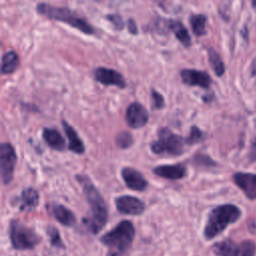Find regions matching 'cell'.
Segmentation results:
<instances>
[{
  "instance_id": "19",
  "label": "cell",
  "mask_w": 256,
  "mask_h": 256,
  "mask_svg": "<svg viewBox=\"0 0 256 256\" xmlns=\"http://www.w3.org/2000/svg\"><path fill=\"white\" fill-rule=\"evenodd\" d=\"M43 139L52 149L62 151L65 148V140L62 135L55 129L45 128L43 130Z\"/></svg>"
},
{
  "instance_id": "24",
  "label": "cell",
  "mask_w": 256,
  "mask_h": 256,
  "mask_svg": "<svg viewBox=\"0 0 256 256\" xmlns=\"http://www.w3.org/2000/svg\"><path fill=\"white\" fill-rule=\"evenodd\" d=\"M116 145L121 149H127L133 144V137L132 135L127 131L119 132L115 139Z\"/></svg>"
},
{
  "instance_id": "26",
  "label": "cell",
  "mask_w": 256,
  "mask_h": 256,
  "mask_svg": "<svg viewBox=\"0 0 256 256\" xmlns=\"http://www.w3.org/2000/svg\"><path fill=\"white\" fill-rule=\"evenodd\" d=\"M47 234L49 235V238H50V243L53 247H56V248H64V244L62 242V239L60 237V234H59V231L53 227V226H49L47 228Z\"/></svg>"
},
{
  "instance_id": "13",
  "label": "cell",
  "mask_w": 256,
  "mask_h": 256,
  "mask_svg": "<svg viewBox=\"0 0 256 256\" xmlns=\"http://www.w3.org/2000/svg\"><path fill=\"white\" fill-rule=\"evenodd\" d=\"M94 77L98 82L104 85H114L118 88L126 87V82L123 76L113 69L104 67L97 68L94 72Z\"/></svg>"
},
{
  "instance_id": "4",
  "label": "cell",
  "mask_w": 256,
  "mask_h": 256,
  "mask_svg": "<svg viewBox=\"0 0 256 256\" xmlns=\"http://www.w3.org/2000/svg\"><path fill=\"white\" fill-rule=\"evenodd\" d=\"M135 236V228L133 224L124 220L120 222L113 230L107 232L101 237V242L110 247L119 250L120 252H125L133 242Z\"/></svg>"
},
{
  "instance_id": "33",
  "label": "cell",
  "mask_w": 256,
  "mask_h": 256,
  "mask_svg": "<svg viewBox=\"0 0 256 256\" xmlns=\"http://www.w3.org/2000/svg\"><path fill=\"white\" fill-rule=\"evenodd\" d=\"M108 256H120V254H119V253H117V252L112 251V252H110V253L108 254Z\"/></svg>"
},
{
  "instance_id": "31",
  "label": "cell",
  "mask_w": 256,
  "mask_h": 256,
  "mask_svg": "<svg viewBox=\"0 0 256 256\" xmlns=\"http://www.w3.org/2000/svg\"><path fill=\"white\" fill-rule=\"evenodd\" d=\"M251 75L256 76V58L251 63Z\"/></svg>"
},
{
  "instance_id": "18",
  "label": "cell",
  "mask_w": 256,
  "mask_h": 256,
  "mask_svg": "<svg viewBox=\"0 0 256 256\" xmlns=\"http://www.w3.org/2000/svg\"><path fill=\"white\" fill-rule=\"evenodd\" d=\"M39 202V195L33 188L24 189L20 196V209L23 211L33 210Z\"/></svg>"
},
{
  "instance_id": "27",
  "label": "cell",
  "mask_w": 256,
  "mask_h": 256,
  "mask_svg": "<svg viewBox=\"0 0 256 256\" xmlns=\"http://www.w3.org/2000/svg\"><path fill=\"white\" fill-rule=\"evenodd\" d=\"M115 27V29L117 30H122L124 28V22L123 19L121 18L120 15H116V14H112V15H107L106 17Z\"/></svg>"
},
{
  "instance_id": "23",
  "label": "cell",
  "mask_w": 256,
  "mask_h": 256,
  "mask_svg": "<svg viewBox=\"0 0 256 256\" xmlns=\"http://www.w3.org/2000/svg\"><path fill=\"white\" fill-rule=\"evenodd\" d=\"M208 58H209L210 65H211L213 71L215 72V74L219 77L222 76L225 72V66H224V63H223L220 55L214 49L210 48L208 51Z\"/></svg>"
},
{
  "instance_id": "17",
  "label": "cell",
  "mask_w": 256,
  "mask_h": 256,
  "mask_svg": "<svg viewBox=\"0 0 256 256\" xmlns=\"http://www.w3.org/2000/svg\"><path fill=\"white\" fill-rule=\"evenodd\" d=\"M51 213L62 225L71 227L76 222L75 215L72 213V211H70L68 208H66L63 205H60V204L52 205Z\"/></svg>"
},
{
  "instance_id": "14",
  "label": "cell",
  "mask_w": 256,
  "mask_h": 256,
  "mask_svg": "<svg viewBox=\"0 0 256 256\" xmlns=\"http://www.w3.org/2000/svg\"><path fill=\"white\" fill-rule=\"evenodd\" d=\"M122 178L128 188L136 191H143L146 189L148 183L144 176L137 170L133 168H123L121 171Z\"/></svg>"
},
{
  "instance_id": "3",
  "label": "cell",
  "mask_w": 256,
  "mask_h": 256,
  "mask_svg": "<svg viewBox=\"0 0 256 256\" xmlns=\"http://www.w3.org/2000/svg\"><path fill=\"white\" fill-rule=\"evenodd\" d=\"M36 10L39 14L56 21L65 22L68 25L82 31L85 34H93L94 28L83 18L75 14L73 11L68 8L63 7H54L49 4L40 3L37 5Z\"/></svg>"
},
{
  "instance_id": "10",
  "label": "cell",
  "mask_w": 256,
  "mask_h": 256,
  "mask_svg": "<svg viewBox=\"0 0 256 256\" xmlns=\"http://www.w3.org/2000/svg\"><path fill=\"white\" fill-rule=\"evenodd\" d=\"M149 115L147 110L140 103H131L126 110V121L131 128L138 129L145 126L148 122Z\"/></svg>"
},
{
  "instance_id": "30",
  "label": "cell",
  "mask_w": 256,
  "mask_h": 256,
  "mask_svg": "<svg viewBox=\"0 0 256 256\" xmlns=\"http://www.w3.org/2000/svg\"><path fill=\"white\" fill-rule=\"evenodd\" d=\"M128 29H129V31L132 34H136L137 33V27H136V24H135L133 19H129V21H128Z\"/></svg>"
},
{
  "instance_id": "8",
  "label": "cell",
  "mask_w": 256,
  "mask_h": 256,
  "mask_svg": "<svg viewBox=\"0 0 256 256\" xmlns=\"http://www.w3.org/2000/svg\"><path fill=\"white\" fill-rule=\"evenodd\" d=\"M16 160L17 157L13 146L9 143H2L0 145V168L4 184L10 183L13 179Z\"/></svg>"
},
{
  "instance_id": "15",
  "label": "cell",
  "mask_w": 256,
  "mask_h": 256,
  "mask_svg": "<svg viewBox=\"0 0 256 256\" xmlns=\"http://www.w3.org/2000/svg\"><path fill=\"white\" fill-rule=\"evenodd\" d=\"M155 175L171 180L181 179L185 176L186 168L182 164H175V165H162L155 167L153 169Z\"/></svg>"
},
{
  "instance_id": "11",
  "label": "cell",
  "mask_w": 256,
  "mask_h": 256,
  "mask_svg": "<svg viewBox=\"0 0 256 256\" xmlns=\"http://www.w3.org/2000/svg\"><path fill=\"white\" fill-rule=\"evenodd\" d=\"M115 205L119 212L128 215H140L145 209V205L141 200L129 195L116 198Z\"/></svg>"
},
{
  "instance_id": "6",
  "label": "cell",
  "mask_w": 256,
  "mask_h": 256,
  "mask_svg": "<svg viewBox=\"0 0 256 256\" xmlns=\"http://www.w3.org/2000/svg\"><path fill=\"white\" fill-rule=\"evenodd\" d=\"M9 235L12 246L17 250L32 249L40 242V238L33 229L17 220L10 223Z\"/></svg>"
},
{
  "instance_id": "21",
  "label": "cell",
  "mask_w": 256,
  "mask_h": 256,
  "mask_svg": "<svg viewBox=\"0 0 256 256\" xmlns=\"http://www.w3.org/2000/svg\"><path fill=\"white\" fill-rule=\"evenodd\" d=\"M19 66V58L16 52L9 51L2 57L1 71L3 74H10L14 72Z\"/></svg>"
},
{
  "instance_id": "7",
  "label": "cell",
  "mask_w": 256,
  "mask_h": 256,
  "mask_svg": "<svg viewBox=\"0 0 256 256\" xmlns=\"http://www.w3.org/2000/svg\"><path fill=\"white\" fill-rule=\"evenodd\" d=\"M212 250L217 256H255L256 244L252 240L237 243L231 239H224L215 243Z\"/></svg>"
},
{
  "instance_id": "22",
  "label": "cell",
  "mask_w": 256,
  "mask_h": 256,
  "mask_svg": "<svg viewBox=\"0 0 256 256\" xmlns=\"http://www.w3.org/2000/svg\"><path fill=\"white\" fill-rule=\"evenodd\" d=\"M206 17L202 14L191 15L189 22L193 33L196 36H202L206 33Z\"/></svg>"
},
{
  "instance_id": "5",
  "label": "cell",
  "mask_w": 256,
  "mask_h": 256,
  "mask_svg": "<svg viewBox=\"0 0 256 256\" xmlns=\"http://www.w3.org/2000/svg\"><path fill=\"white\" fill-rule=\"evenodd\" d=\"M185 143V139L181 136L174 134L169 128L163 127L158 131V139L153 141L150 147L152 152L155 154L177 156L184 152Z\"/></svg>"
},
{
  "instance_id": "1",
  "label": "cell",
  "mask_w": 256,
  "mask_h": 256,
  "mask_svg": "<svg viewBox=\"0 0 256 256\" xmlns=\"http://www.w3.org/2000/svg\"><path fill=\"white\" fill-rule=\"evenodd\" d=\"M78 182L83 187V192L87 202L90 205L91 209V217L88 221H85L87 227L93 234L99 233L104 225L106 224L108 212L104 199L102 198L98 189L94 186V184L90 181V179L86 176H77Z\"/></svg>"
},
{
  "instance_id": "29",
  "label": "cell",
  "mask_w": 256,
  "mask_h": 256,
  "mask_svg": "<svg viewBox=\"0 0 256 256\" xmlns=\"http://www.w3.org/2000/svg\"><path fill=\"white\" fill-rule=\"evenodd\" d=\"M196 158L198 159V163L201 164V165H204V166H207V167L216 165V163L210 157H208L206 155H197Z\"/></svg>"
},
{
  "instance_id": "2",
  "label": "cell",
  "mask_w": 256,
  "mask_h": 256,
  "mask_svg": "<svg viewBox=\"0 0 256 256\" xmlns=\"http://www.w3.org/2000/svg\"><path fill=\"white\" fill-rule=\"evenodd\" d=\"M242 215L241 209L234 204H222L213 208L204 227V236L211 240L221 234L229 225L235 223Z\"/></svg>"
},
{
  "instance_id": "25",
  "label": "cell",
  "mask_w": 256,
  "mask_h": 256,
  "mask_svg": "<svg viewBox=\"0 0 256 256\" xmlns=\"http://www.w3.org/2000/svg\"><path fill=\"white\" fill-rule=\"evenodd\" d=\"M205 138V134L203 131H201L198 127L196 126H192L190 129V133L188 135V137L185 139L186 143L189 145H193L196 143H199L201 141H203Z\"/></svg>"
},
{
  "instance_id": "16",
  "label": "cell",
  "mask_w": 256,
  "mask_h": 256,
  "mask_svg": "<svg viewBox=\"0 0 256 256\" xmlns=\"http://www.w3.org/2000/svg\"><path fill=\"white\" fill-rule=\"evenodd\" d=\"M62 124H63V129L66 133V136L68 138L69 150L77 154H83L85 151V147L81 138L78 136L77 132L75 131V129L72 126H70L65 120L62 121Z\"/></svg>"
},
{
  "instance_id": "34",
  "label": "cell",
  "mask_w": 256,
  "mask_h": 256,
  "mask_svg": "<svg viewBox=\"0 0 256 256\" xmlns=\"http://www.w3.org/2000/svg\"><path fill=\"white\" fill-rule=\"evenodd\" d=\"M251 2H252V5H253L254 7H256V0H251Z\"/></svg>"
},
{
  "instance_id": "32",
  "label": "cell",
  "mask_w": 256,
  "mask_h": 256,
  "mask_svg": "<svg viewBox=\"0 0 256 256\" xmlns=\"http://www.w3.org/2000/svg\"><path fill=\"white\" fill-rule=\"evenodd\" d=\"M152 1H154L155 3H157L158 5H163L164 4V2L166 1V0H152Z\"/></svg>"
},
{
  "instance_id": "9",
  "label": "cell",
  "mask_w": 256,
  "mask_h": 256,
  "mask_svg": "<svg viewBox=\"0 0 256 256\" xmlns=\"http://www.w3.org/2000/svg\"><path fill=\"white\" fill-rule=\"evenodd\" d=\"M234 183L249 200L256 199V174L236 172L232 176Z\"/></svg>"
},
{
  "instance_id": "20",
  "label": "cell",
  "mask_w": 256,
  "mask_h": 256,
  "mask_svg": "<svg viewBox=\"0 0 256 256\" xmlns=\"http://www.w3.org/2000/svg\"><path fill=\"white\" fill-rule=\"evenodd\" d=\"M166 25L175 34V36L177 37L181 44H183L186 47H189L191 45V37L187 29L183 26L181 22L175 20H168L166 21Z\"/></svg>"
},
{
  "instance_id": "28",
  "label": "cell",
  "mask_w": 256,
  "mask_h": 256,
  "mask_svg": "<svg viewBox=\"0 0 256 256\" xmlns=\"http://www.w3.org/2000/svg\"><path fill=\"white\" fill-rule=\"evenodd\" d=\"M151 95H152V99H153V108L154 109H161L164 106L163 96L155 90L151 91Z\"/></svg>"
},
{
  "instance_id": "12",
  "label": "cell",
  "mask_w": 256,
  "mask_h": 256,
  "mask_svg": "<svg viewBox=\"0 0 256 256\" xmlns=\"http://www.w3.org/2000/svg\"><path fill=\"white\" fill-rule=\"evenodd\" d=\"M182 82L189 86H199L202 88H209L211 84V77L204 71L195 69H183L180 72Z\"/></svg>"
}]
</instances>
